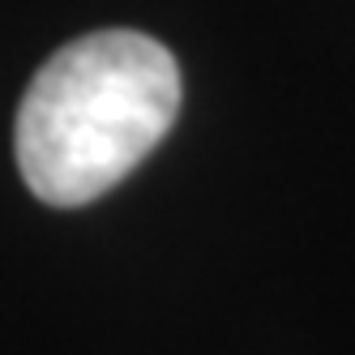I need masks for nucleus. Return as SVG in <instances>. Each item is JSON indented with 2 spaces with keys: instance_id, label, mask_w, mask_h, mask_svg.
Instances as JSON below:
<instances>
[{
  "instance_id": "1",
  "label": "nucleus",
  "mask_w": 355,
  "mask_h": 355,
  "mask_svg": "<svg viewBox=\"0 0 355 355\" xmlns=\"http://www.w3.org/2000/svg\"><path fill=\"white\" fill-rule=\"evenodd\" d=\"M180 112V69L141 31H94L47 60L17 107V167L47 206L116 189Z\"/></svg>"
}]
</instances>
